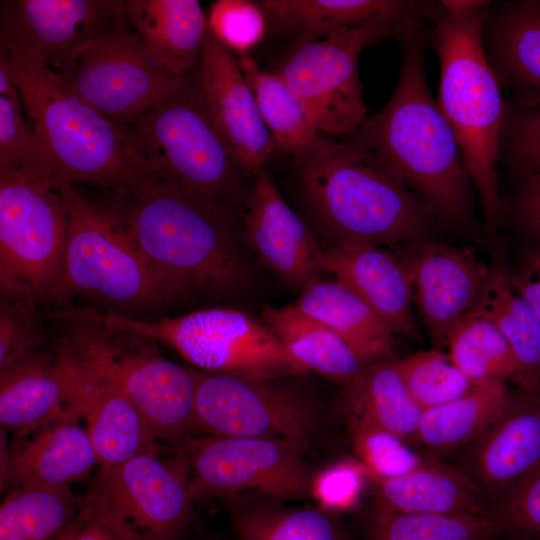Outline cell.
<instances>
[{"label":"cell","mask_w":540,"mask_h":540,"mask_svg":"<svg viewBox=\"0 0 540 540\" xmlns=\"http://www.w3.org/2000/svg\"><path fill=\"white\" fill-rule=\"evenodd\" d=\"M181 305L216 302L248 280L231 211L153 178L106 202Z\"/></svg>","instance_id":"6da1fadb"},{"label":"cell","mask_w":540,"mask_h":540,"mask_svg":"<svg viewBox=\"0 0 540 540\" xmlns=\"http://www.w3.org/2000/svg\"><path fill=\"white\" fill-rule=\"evenodd\" d=\"M425 37L400 40L402 61L391 97L351 139L376 155L444 224L466 228L474 223L473 184L453 129L428 86Z\"/></svg>","instance_id":"7a4b0ae2"},{"label":"cell","mask_w":540,"mask_h":540,"mask_svg":"<svg viewBox=\"0 0 540 540\" xmlns=\"http://www.w3.org/2000/svg\"><path fill=\"white\" fill-rule=\"evenodd\" d=\"M304 200L332 245L398 250L434 240L444 222L361 144L324 136L297 160Z\"/></svg>","instance_id":"3957f363"},{"label":"cell","mask_w":540,"mask_h":540,"mask_svg":"<svg viewBox=\"0 0 540 540\" xmlns=\"http://www.w3.org/2000/svg\"><path fill=\"white\" fill-rule=\"evenodd\" d=\"M489 6L481 0L439 1L431 41L440 63L437 103L479 195L485 228L494 234L504 212L497 174L504 104L484 44Z\"/></svg>","instance_id":"277c9868"},{"label":"cell","mask_w":540,"mask_h":540,"mask_svg":"<svg viewBox=\"0 0 540 540\" xmlns=\"http://www.w3.org/2000/svg\"><path fill=\"white\" fill-rule=\"evenodd\" d=\"M44 316L61 325L54 353L123 394L158 441L176 445L195 436L192 375L167 359L157 341L108 326L90 309H56Z\"/></svg>","instance_id":"5b68a950"},{"label":"cell","mask_w":540,"mask_h":540,"mask_svg":"<svg viewBox=\"0 0 540 540\" xmlns=\"http://www.w3.org/2000/svg\"><path fill=\"white\" fill-rule=\"evenodd\" d=\"M14 67L39 167L71 184L94 183L117 194L153 179L124 129L81 100L56 73Z\"/></svg>","instance_id":"8992f818"},{"label":"cell","mask_w":540,"mask_h":540,"mask_svg":"<svg viewBox=\"0 0 540 540\" xmlns=\"http://www.w3.org/2000/svg\"><path fill=\"white\" fill-rule=\"evenodd\" d=\"M82 298L135 319L182 306L107 203L70 195L59 305Z\"/></svg>","instance_id":"52a82bcc"},{"label":"cell","mask_w":540,"mask_h":540,"mask_svg":"<svg viewBox=\"0 0 540 540\" xmlns=\"http://www.w3.org/2000/svg\"><path fill=\"white\" fill-rule=\"evenodd\" d=\"M124 131L154 178L231 211L239 165L196 72Z\"/></svg>","instance_id":"ba28073f"},{"label":"cell","mask_w":540,"mask_h":540,"mask_svg":"<svg viewBox=\"0 0 540 540\" xmlns=\"http://www.w3.org/2000/svg\"><path fill=\"white\" fill-rule=\"evenodd\" d=\"M74 187L38 166L0 169L1 297L59 305Z\"/></svg>","instance_id":"9c48e42d"},{"label":"cell","mask_w":540,"mask_h":540,"mask_svg":"<svg viewBox=\"0 0 540 540\" xmlns=\"http://www.w3.org/2000/svg\"><path fill=\"white\" fill-rule=\"evenodd\" d=\"M424 15L381 17L318 39L297 40L276 73L305 104L321 133L353 136L367 118L358 61L368 45L424 33Z\"/></svg>","instance_id":"30bf717a"},{"label":"cell","mask_w":540,"mask_h":540,"mask_svg":"<svg viewBox=\"0 0 540 540\" xmlns=\"http://www.w3.org/2000/svg\"><path fill=\"white\" fill-rule=\"evenodd\" d=\"M91 312L108 326L142 334L170 347L201 370L270 379L308 371L267 325L233 308L210 307L154 319L95 309Z\"/></svg>","instance_id":"8fae6325"},{"label":"cell","mask_w":540,"mask_h":540,"mask_svg":"<svg viewBox=\"0 0 540 540\" xmlns=\"http://www.w3.org/2000/svg\"><path fill=\"white\" fill-rule=\"evenodd\" d=\"M162 450L98 468L81 511L126 540H182L192 516L184 455Z\"/></svg>","instance_id":"7c38bea8"},{"label":"cell","mask_w":540,"mask_h":540,"mask_svg":"<svg viewBox=\"0 0 540 540\" xmlns=\"http://www.w3.org/2000/svg\"><path fill=\"white\" fill-rule=\"evenodd\" d=\"M176 446L186 460L192 501L244 493L281 502L311 496L315 473L298 442L209 435Z\"/></svg>","instance_id":"4fadbf2b"},{"label":"cell","mask_w":540,"mask_h":540,"mask_svg":"<svg viewBox=\"0 0 540 540\" xmlns=\"http://www.w3.org/2000/svg\"><path fill=\"white\" fill-rule=\"evenodd\" d=\"M56 74L81 100L123 129L186 79L149 55L126 13L110 31L82 46Z\"/></svg>","instance_id":"5bb4252c"},{"label":"cell","mask_w":540,"mask_h":540,"mask_svg":"<svg viewBox=\"0 0 540 540\" xmlns=\"http://www.w3.org/2000/svg\"><path fill=\"white\" fill-rule=\"evenodd\" d=\"M198 431L212 436L283 439L309 447L320 414L307 394L278 379L188 367Z\"/></svg>","instance_id":"9a60e30c"},{"label":"cell","mask_w":540,"mask_h":540,"mask_svg":"<svg viewBox=\"0 0 540 540\" xmlns=\"http://www.w3.org/2000/svg\"><path fill=\"white\" fill-rule=\"evenodd\" d=\"M124 16L123 0L1 1L0 50L16 66L58 73Z\"/></svg>","instance_id":"2e32d148"},{"label":"cell","mask_w":540,"mask_h":540,"mask_svg":"<svg viewBox=\"0 0 540 540\" xmlns=\"http://www.w3.org/2000/svg\"><path fill=\"white\" fill-rule=\"evenodd\" d=\"M399 252L425 328L437 347L447 345L452 331L475 308L491 269L473 250L435 240Z\"/></svg>","instance_id":"e0dca14e"},{"label":"cell","mask_w":540,"mask_h":540,"mask_svg":"<svg viewBox=\"0 0 540 540\" xmlns=\"http://www.w3.org/2000/svg\"><path fill=\"white\" fill-rule=\"evenodd\" d=\"M470 444L463 470L481 489L492 511L540 467V390L510 396L498 418Z\"/></svg>","instance_id":"ac0fdd59"},{"label":"cell","mask_w":540,"mask_h":540,"mask_svg":"<svg viewBox=\"0 0 540 540\" xmlns=\"http://www.w3.org/2000/svg\"><path fill=\"white\" fill-rule=\"evenodd\" d=\"M196 75L239 167L259 174L275 142L237 56L209 31Z\"/></svg>","instance_id":"d6986e66"},{"label":"cell","mask_w":540,"mask_h":540,"mask_svg":"<svg viewBox=\"0 0 540 540\" xmlns=\"http://www.w3.org/2000/svg\"><path fill=\"white\" fill-rule=\"evenodd\" d=\"M244 223L251 248L287 285L302 292L318 280L323 249L264 171L249 196Z\"/></svg>","instance_id":"ffe728a7"},{"label":"cell","mask_w":540,"mask_h":540,"mask_svg":"<svg viewBox=\"0 0 540 540\" xmlns=\"http://www.w3.org/2000/svg\"><path fill=\"white\" fill-rule=\"evenodd\" d=\"M55 356L66 378L70 406L86 424L98 468L161 450L149 426L123 394L92 373Z\"/></svg>","instance_id":"44dd1931"},{"label":"cell","mask_w":540,"mask_h":540,"mask_svg":"<svg viewBox=\"0 0 540 540\" xmlns=\"http://www.w3.org/2000/svg\"><path fill=\"white\" fill-rule=\"evenodd\" d=\"M321 267L359 296L393 334L419 339L409 278L398 256L380 247L331 245Z\"/></svg>","instance_id":"7402d4cb"},{"label":"cell","mask_w":540,"mask_h":540,"mask_svg":"<svg viewBox=\"0 0 540 540\" xmlns=\"http://www.w3.org/2000/svg\"><path fill=\"white\" fill-rule=\"evenodd\" d=\"M80 415L69 406L58 418L36 430L28 440L17 439L9 450L1 489L28 485L61 486L87 479L99 466Z\"/></svg>","instance_id":"603a6c76"},{"label":"cell","mask_w":540,"mask_h":540,"mask_svg":"<svg viewBox=\"0 0 540 540\" xmlns=\"http://www.w3.org/2000/svg\"><path fill=\"white\" fill-rule=\"evenodd\" d=\"M125 13L156 62L180 78L197 71L209 31L198 0H125Z\"/></svg>","instance_id":"cb8c5ba5"},{"label":"cell","mask_w":540,"mask_h":540,"mask_svg":"<svg viewBox=\"0 0 540 540\" xmlns=\"http://www.w3.org/2000/svg\"><path fill=\"white\" fill-rule=\"evenodd\" d=\"M69 391L55 353L33 352L0 369V423L22 439L58 418Z\"/></svg>","instance_id":"d4e9b609"},{"label":"cell","mask_w":540,"mask_h":540,"mask_svg":"<svg viewBox=\"0 0 540 540\" xmlns=\"http://www.w3.org/2000/svg\"><path fill=\"white\" fill-rule=\"evenodd\" d=\"M374 507L397 512L463 513L492 516L478 485L463 469L428 458L393 477L373 478Z\"/></svg>","instance_id":"484cf974"},{"label":"cell","mask_w":540,"mask_h":540,"mask_svg":"<svg viewBox=\"0 0 540 540\" xmlns=\"http://www.w3.org/2000/svg\"><path fill=\"white\" fill-rule=\"evenodd\" d=\"M274 34L323 38L381 17L429 16L435 4L401 0H262L258 2Z\"/></svg>","instance_id":"4316f807"},{"label":"cell","mask_w":540,"mask_h":540,"mask_svg":"<svg viewBox=\"0 0 540 540\" xmlns=\"http://www.w3.org/2000/svg\"><path fill=\"white\" fill-rule=\"evenodd\" d=\"M484 44L499 83L529 107L540 104V10L525 2L498 13L489 10Z\"/></svg>","instance_id":"83f0119b"},{"label":"cell","mask_w":540,"mask_h":540,"mask_svg":"<svg viewBox=\"0 0 540 540\" xmlns=\"http://www.w3.org/2000/svg\"><path fill=\"white\" fill-rule=\"evenodd\" d=\"M295 306L331 328L366 365L390 358L393 332L341 282L318 279L301 292Z\"/></svg>","instance_id":"f1b7e54d"},{"label":"cell","mask_w":540,"mask_h":540,"mask_svg":"<svg viewBox=\"0 0 540 540\" xmlns=\"http://www.w3.org/2000/svg\"><path fill=\"white\" fill-rule=\"evenodd\" d=\"M343 408L352 410L392 433L409 446L418 445L423 410L413 400L396 368V360L367 364L343 384Z\"/></svg>","instance_id":"f546056e"},{"label":"cell","mask_w":540,"mask_h":540,"mask_svg":"<svg viewBox=\"0 0 540 540\" xmlns=\"http://www.w3.org/2000/svg\"><path fill=\"white\" fill-rule=\"evenodd\" d=\"M263 318L286 350L307 370L344 384L366 366L337 333L295 305L266 306Z\"/></svg>","instance_id":"4dcf8cb0"},{"label":"cell","mask_w":540,"mask_h":540,"mask_svg":"<svg viewBox=\"0 0 540 540\" xmlns=\"http://www.w3.org/2000/svg\"><path fill=\"white\" fill-rule=\"evenodd\" d=\"M239 540H350L336 515L260 496L225 499Z\"/></svg>","instance_id":"1f68e13d"},{"label":"cell","mask_w":540,"mask_h":540,"mask_svg":"<svg viewBox=\"0 0 540 540\" xmlns=\"http://www.w3.org/2000/svg\"><path fill=\"white\" fill-rule=\"evenodd\" d=\"M509 399L504 381L475 384L468 394L423 412L418 445L437 458L472 443L498 418Z\"/></svg>","instance_id":"d6a6232c"},{"label":"cell","mask_w":540,"mask_h":540,"mask_svg":"<svg viewBox=\"0 0 540 540\" xmlns=\"http://www.w3.org/2000/svg\"><path fill=\"white\" fill-rule=\"evenodd\" d=\"M276 147L296 161L323 137L305 104L276 73L260 68L249 53L237 55Z\"/></svg>","instance_id":"836d02e7"},{"label":"cell","mask_w":540,"mask_h":540,"mask_svg":"<svg viewBox=\"0 0 540 540\" xmlns=\"http://www.w3.org/2000/svg\"><path fill=\"white\" fill-rule=\"evenodd\" d=\"M498 328L518 364L523 390H540V320L515 290L510 275L491 270L475 306Z\"/></svg>","instance_id":"e575fe53"},{"label":"cell","mask_w":540,"mask_h":540,"mask_svg":"<svg viewBox=\"0 0 540 540\" xmlns=\"http://www.w3.org/2000/svg\"><path fill=\"white\" fill-rule=\"evenodd\" d=\"M81 506L82 496L68 485L12 489L0 507V540H54Z\"/></svg>","instance_id":"d590c367"},{"label":"cell","mask_w":540,"mask_h":540,"mask_svg":"<svg viewBox=\"0 0 540 540\" xmlns=\"http://www.w3.org/2000/svg\"><path fill=\"white\" fill-rule=\"evenodd\" d=\"M492 516L463 513L397 512L372 508L364 540H499Z\"/></svg>","instance_id":"8d00e7d4"},{"label":"cell","mask_w":540,"mask_h":540,"mask_svg":"<svg viewBox=\"0 0 540 540\" xmlns=\"http://www.w3.org/2000/svg\"><path fill=\"white\" fill-rule=\"evenodd\" d=\"M448 357L473 384L516 377V358L498 328L474 308L452 331Z\"/></svg>","instance_id":"74e56055"},{"label":"cell","mask_w":540,"mask_h":540,"mask_svg":"<svg viewBox=\"0 0 540 540\" xmlns=\"http://www.w3.org/2000/svg\"><path fill=\"white\" fill-rule=\"evenodd\" d=\"M396 368L409 394L423 411L456 400L475 385L438 349L396 360Z\"/></svg>","instance_id":"f35d334b"},{"label":"cell","mask_w":540,"mask_h":540,"mask_svg":"<svg viewBox=\"0 0 540 540\" xmlns=\"http://www.w3.org/2000/svg\"><path fill=\"white\" fill-rule=\"evenodd\" d=\"M39 166L13 62L0 50V169Z\"/></svg>","instance_id":"ab89813d"},{"label":"cell","mask_w":540,"mask_h":540,"mask_svg":"<svg viewBox=\"0 0 540 540\" xmlns=\"http://www.w3.org/2000/svg\"><path fill=\"white\" fill-rule=\"evenodd\" d=\"M343 410L353 450L372 478L401 475L424 461L392 433L357 412Z\"/></svg>","instance_id":"60d3db41"},{"label":"cell","mask_w":540,"mask_h":540,"mask_svg":"<svg viewBox=\"0 0 540 540\" xmlns=\"http://www.w3.org/2000/svg\"><path fill=\"white\" fill-rule=\"evenodd\" d=\"M207 21L210 34L237 55L248 53L267 29L259 3L249 0H218Z\"/></svg>","instance_id":"b9f144b4"},{"label":"cell","mask_w":540,"mask_h":540,"mask_svg":"<svg viewBox=\"0 0 540 540\" xmlns=\"http://www.w3.org/2000/svg\"><path fill=\"white\" fill-rule=\"evenodd\" d=\"M492 514L501 538L540 540V467L503 496Z\"/></svg>","instance_id":"7bdbcfd3"},{"label":"cell","mask_w":540,"mask_h":540,"mask_svg":"<svg viewBox=\"0 0 540 540\" xmlns=\"http://www.w3.org/2000/svg\"><path fill=\"white\" fill-rule=\"evenodd\" d=\"M39 307L33 303L1 297L0 369L40 350L44 333Z\"/></svg>","instance_id":"ee69618b"},{"label":"cell","mask_w":540,"mask_h":540,"mask_svg":"<svg viewBox=\"0 0 540 540\" xmlns=\"http://www.w3.org/2000/svg\"><path fill=\"white\" fill-rule=\"evenodd\" d=\"M360 487L361 477L358 470L343 462L315 473L311 496L318 503V508L336 515L355 505Z\"/></svg>","instance_id":"f6af8a7d"},{"label":"cell","mask_w":540,"mask_h":540,"mask_svg":"<svg viewBox=\"0 0 540 540\" xmlns=\"http://www.w3.org/2000/svg\"><path fill=\"white\" fill-rule=\"evenodd\" d=\"M507 133L511 156L522 171L540 168V104L517 115Z\"/></svg>","instance_id":"bcb514c9"},{"label":"cell","mask_w":540,"mask_h":540,"mask_svg":"<svg viewBox=\"0 0 540 540\" xmlns=\"http://www.w3.org/2000/svg\"><path fill=\"white\" fill-rule=\"evenodd\" d=\"M522 172L514 213L517 223L533 245L532 251L540 252V168Z\"/></svg>","instance_id":"7dc6e473"},{"label":"cell","mask_w":540,"mask_h":540,"mask_svg":"<svg viewBox=\"0 0 540 540\" xmlns=\"http://www.w3.org/2000/svg\"><path fill=\"white\" fill-rule=\"evenodd\" d=\"M510 281L540 320V252L530 251L523 267L510 276Z\"/></svg>","instance_id":"c3c4849f"},{"label":"cell","mask_w":540,"mask_h":540,"mask_svg":"<svg viewBox=\"0 0 540 540\" xmlns=\"http://www.w3.org/2000/svg\"><path fill=\"white\" fill-rule=\"evenodd\" d=\"M80 513L81 522L71 540H126L101 521Z\"/></svg>","instance_id":"681fc988"},{"label":"cell","mask_w":540,"mask_h":540,"mask_svg":"<svg viewBox=\"0 0 540 540\" xmlns=\"http://www.w3.org/2000/svg\"><path fill=\"white\" fill-rule=\"evenodd\" d=\"M81 513L71 521V523L54 540H71L81 522Z\"/></svg>","instance_id":"f907efd6"},{"label":"cell","mask_w":540,"mask_h":540,"mask_svg":"<svg viewBox=\"0 0 540 540\" xmlns=\"http://www.w3.org/2000/svg\"><path fill=\"white\" fill-rule=\"evenodd\" d=\"M533 6L540 10V1H530Z\"/></svg>","instance_id":"816d5d0a"}]
</instances>
